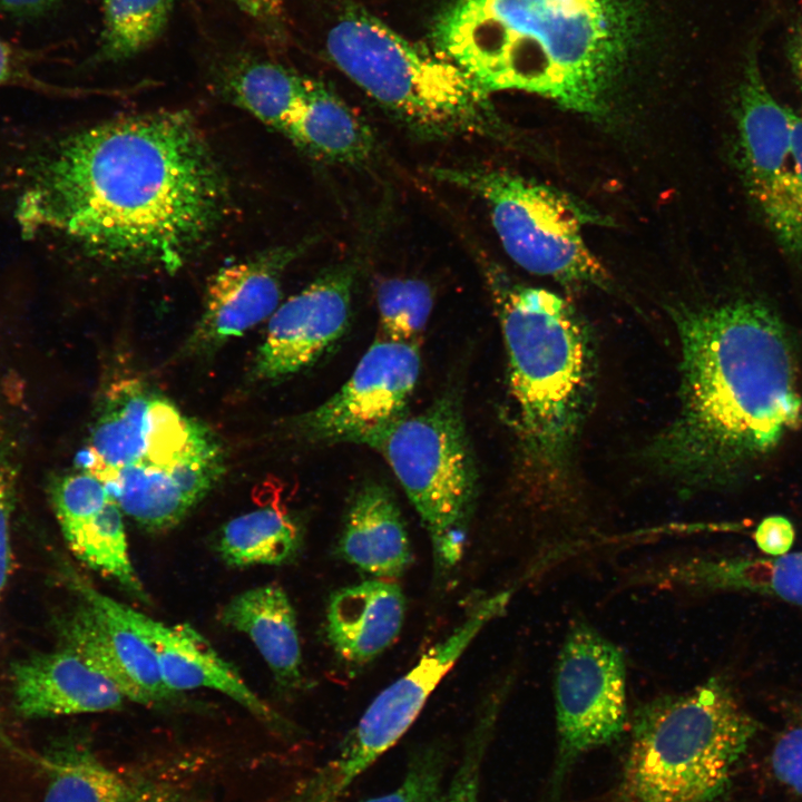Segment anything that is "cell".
<instances>
[{
    "mask_svg": "<svg viewBox=\"0 0 802 802\" xmlns=\"http://www.w3.org/2000/svg\"><path fill=\"white\" fill-rule=\"evenodd\" d=\"M16 711L26 718L117 711L127 700L102 673L60 647L13 664Z\"/></svg>",
    "mask_w": 802,
    "mask_h": 802,
    "instance_id": "17",
    "label": "cell"
},
{
    "mask_svg": "<svg viewBox=\"0 0 802 802\" xmlns=\"http://www.w3.org/2000/svg\"><path fill=\"white\" fill-rule=\"evenodd\" d=\"M447 752L437 743L415 749L401 783L392 791L362 802H441Z\"/></svg>",
    "mask_w": 802,
    "mask_h": 802,
    "instance_id": "30",
    "label": "cell"
},
{
    "mask_svg": "<svg viewBox=\"0 0 802 802\" xmlns=\"http://www.w3.org/2000/svg\"><path fill=\"white\" fill-rule=\"evenodd\" d=\"M770 767L781 784L802 795V710L779 735L770 754Z\"/></svg>",
    "mask_w": 802,
    "mask_h": 802,
    "instance_id": "33",
    "label": "cell"
},
{
    "mask_svg": "<svg viewBox=\"0 0 802 802\" xmlns=\"http://www.w3.org/2000/svg\"><path fill=\"white\" fill-rule=\"evenodd\" d=\"M786 50L792 71L802 91V20L790 32Z\"/></svg>",
    "mask_w": 802,
    "mask_h": 802,
    "instance_id": "39",
    "label": "cell"
},
{
    "mask_svg": "<svg viewBox=\"0 0 802 802\" xmlns=\"http://www.w3.org/2000/svg\"><path fill=\"white\" fill-rule=\"evenodd\" d=\"M283 134L311 156L329 163L361 165L374 153L369 126L323 82L313 79Z\"/></svg>",
    "mask_w": 802,
    "mask_h": 802,
    "instance_id": "22",
    "label": "cell"
},
{
    "mask_svg": "<svg viewBox=\"0 0 802 802\" xmlns=\"http://www.w3.org/2000/svg\"><path fill=\"white\" fill-rule=\"evenodd\" d=\"M222 80L233 102L281 133L303 102L310 82L281 65L258 59L232 65Z\"/></svg>",
    "mask_w": 802,
    "mask_h": 802,
    "instance_id": "23",
    "label": "cell"
},
{
    "mask_svg": "<svg viewBox=\"0 0 802 802\" xmlns=\"http://www.w3.org/2000/svg\"><path fill=\"white\" fill-rule=\"evenodd\" d=\"M2 86L22 87L43 94H58L61 90L36 76L28 55L0 38V87Z\"/></svg>",
    "mask_w": 802,
    "mask_h": 802,
    "instance_id": "34",
    "label": "cell"
},
{
    "mask_svg": "<svg viewBox=\"0 0 802 802\" xmlns=\"http://www.w3.org/2000/svg\"><path fill=\"white\" fill-rule=\"evenodd\" d=\"M237 8L267 30H275L282 19V0H233Z\"/></svg>",
    "mask_w": 802,
    "mask_h": 802,
    "instance_id": "37",
    "label": "cell"
},
{
    "mask_svg": "<svg viewBox=\"0 0 802 802\" xmlns=\"http://www.w3.org/2000/svg\"><path fill=\"white\" fill-rule=\"evenodd\" d=\"M305 248V243L285 245L221 268L208 284L192 348H215L271 317L278 307L282 276Z\"/></svg>",
    "mask_w": 802,
    "mask_h": 802,
    "instance_id": "15",
    "label": "cell"
},
{
    "mask_svg": "<svg viewBox=\"0 0 802 802\" xmlns=\"http://www.w3.org/2000/svg\"><path fill=\"white\" fill-rule=\"evenodd\" d=\"M508 354L509 388L526 459L544 485H559L587 412L594 375L590 340L559 295L489 275Z\"/></svg>",
    "mask_w": 802,
    "mask_h": 802,
    "instance_id": "4",
    "label": "cell"
},
{
    "mask_svg": "<svg viewBox=\"0 0 802 802\" xmlns=\"http://www.w3.org/2000/svg\"><path fill=\"white\" fill-rule=\"evenodd\" d=\"M341 559L378 579L402 576L412 550L395 497L378 481H365L353 492L336 544Z\"/></svg>",
    "mask_w": 802,
    "mask_h": 802,
    "instance_id": "20",
    "label": "cell"
},
{
    "mask_svg": "<svg viewBox=\"0 0 802 802\" xmlns=\"http://www.w3.org/2000/svg\"><path fill=\"white\" fill-rule=\"evenodd\" d=\"M221 622L248 636L276 683L296 689L303 681L296 614L286 591L266 584L242 591L219 613Z\"/></svg>",
    "mask_w": 802,
    "mask_h": 802,
    "instance_id": "21",
    "label": "cell"
},
{
    "mask_svg": "<svg viewBox=\"0 0 802 802\" xmlns=\"http://www.w3.org/2000/svg\"><path fill=\"white\" fill-rule=\"evenodd\" d=\"M498 704L490 701L479 715L441 802H478L481 763L496 721Z\"/></svg>",
    "mask_w": 802,
    "mask_h": 802,
    "instance_id": "31",
    "label": "cell"
},
{
    "mask_svg": "<svg viewBox=\"0 0 802 802\" xmlns=\"http://www.w3.org/2000/svg\"><path fill=\"white\" fill-rule=\"evenodd\" d=\"M123 514L110 496L61 529L70 549L81 561L145 600V590L129 557Z\"/></svg>",
    "mask_w": 802,
    "mask_h": 802,
    "instance_id": "25",
    "label": "cell"
},
{
    "mask_svg": "<svg viewBox=\"0 0 802 802\" xmlns=\"http://www.w3.org/2000/svg\"><path fill=\"white\" fill-rule=\"evenodd\" d=\"M434 178L479 197L509 257L526 271L571 285H607L584 237L589 215L564 193L503 169L437 167Z\"/></svg>",
    "mask_w": 802,
    "mask_h": 802,
    "instance_id": "8",
    "label": "cell"
},
{
    "mask_svg": "<svg viewBox=\"0 0 802 802\" xmlns=\"http://www.w3.org/2000/svg\"><path fill=\"white\" fill-rule=\"evenodd\" d=\"M635 27L633 0H456L432 38L489 95L524 90L597 116Z\"/></svg>",
    "mask_w": 802,
    "mask_h": 802,
    "instance_id": "3",
    "label": "cell"
},
{
    "mask_svg": "<svg viewBox=\"0 0 802 802\" xmlns=\"http://www.w3.org/2000/svg\"><path fill=\"white\" fill-rule=\"evenodd\" d=\"M735 107L741 174L763 217L789 169L792 109L779 102L767 87L756 43L746 55Z\"/></svg>",
    "mask_w": 802,
    "mask_h": 802,
    "instance_id": "14",
    "label": "cell"
},
{
    "mask_svg": "<svg viewBox=\"0 0 802 802\" xmlns=\"http://www.w3.org/2000/svg\"><path fill=\"white\" fill-rule=\"evenodd\" d=\"M183 415L169 401L136 381L116 383L92 427L80 469L97 478L135 464L168 440L183 424Z\"/></svg>",
    "mask_w": 802,
    "mask_h": 802,
    "instance_id": "16",
    "label": "cell"
},
{
    "mask_svg": "<svg viewBox=\"0 0 802 802\" xmlns=\"http://www.w3.org/2000/svg\"><path fill=\"white\" fill-rule=\"evenodd\" d=\"M119 802H187L185 794L168 783L136 782L131 792Z\"/></svg>",
    "mask_w": 802,
    "mask_h": 802,
    "instance_id": "36",
    "label": "cell"
},
{
    "mask_svg": "<svg viewBox=\"0 0 802 802\" xmlns=\"http://www.w3.org/2000/svg\"><path fill=\"white\" fill-rule=\"evenodd\" d=\"M421 368L419 343L376 339L349 380L325 402L297 420L313 442H353L405 412Z\"/></svg>",
    "mask_w": 802,
    "mask_h": 802,
    "instance_id": "10",
    "label": "cell"
},
{
    "mask_svg": "<svg viewBox=\"0 0 802 802\" xmlns=\"http://www.w3.org/2000/svg\"><path fill=\"white\" fill-rule=\"evenodd\" d=\"M70 581L78 602L56 624L60 647L90 663L127 700L150 706L170 703L177 694L164 683L149 644L106 606L95 587L78 576Z\"/></svg>",
    "mask_w": 802,
    "mask_h": 802,
    "instance_id": "11",
    "label": "cell"
},
{
    "mask_svg": "<svg viewBox=\"0 0 802 802\" xmlns=\"http://www.w3.org/2000/svg\"><path fill=\"white\" fill-rule=\"evenodd\" d=\"M175 0H102L100 61H121L151 46L164 32Z\"/></svg>",
    "mask_w": 802,
    "mask_h": 802,
    "instance_id": "27",
    "label": "cell"
},
{
    "mask_svg": "<svg viewBox=\"0 0 802 802\" xmlns=\"http://www.w3.org/2000/svg\"><path fill=\"white\" fill-rule=\"evenodd\" d=\"M302 546L297 522L277 506H263L229 520L216 549L233 567L283 565L294 560Z\"/></svg>",
    "mask_w": 802,
    "mask_h": 802,
    "instance_id": "24",
    "label": "cell"
},
{
    "mask_svg": "<svg viewBox=\"0 0 802 802\" xmlns=\"http://www.w3.org/2000/svg\"><path fill=\"white\" fill-rule=\"evenodd\" d=\"M13 166L11 212L25 239L168 272L214 231L227 197L218 163L184 111L43 136Z\"/></svg>",
    "mask_w": 802,
    "mask_h": 802,
    "instance_id": "1",
    "label": "cell"
},
{
    "mask_svg": "<svg viewBox=\"0 0 802 802\" xmlns=\"http://www.w3.org/2000/svg\"><path fill=\"white\" fill-rule=\"evenodd\" d=\"M355 268L340 264L324 271L270 317L258 349L254 374L260 380L284 379L315 363L348 329Z\"/></svg>",
    "mask_w": 802,
    "mask_h": 802,
    "instance_id": "12",
    "label": "cell"
},
{
    "mask_svg": "<svg viewBox=\"0 0 802 802\" xmlns=\"http://www.w3.org/2000/svg\"><path fill=\"white\" fill-rule=\"evenodd\" d=\"M626 681L622 649L590 624L573 623L554 673L557 777L583 753L616 741L625 731Z\"/></svg>",
    "mask_w": 802,
    "mask_h": 802,
    "instance_id": "9",
    "label": "cell"
},
{
    "mask_svg": "<svg viewBox=\"0 0 802 802\" xmlns=\"http://www.w3.org/2000/svg\"><path fill=\"white\" fill-rule=\"evenodd\" d=\"M757 548L767 556H780L790 551L795 539L793 524L780 515L767 516L753 532Z\"/></svg>",
    "mask_w": 802,
    "mask_h": 802,
    "instance_id": "35",
    "label": "cell"
},
{
    "mask_svg": "<svg viewBox=\"0 0 802 802\" xmlns=\"http://www.w3.org/2000/svg\"><path fill=\"white\" fill-rule=\"evenodd\" d=\"M326 49L342 72L419 137L491 135L498 127L490 95L467 71L363 10L341 17Z\"/></svg>",
    "mask_w": 802,
    "mask_h": 802,
    "instance_id": "6",
    "label": "cell"
},
{
    "mask_svg": "<svg viewBox=\"0 0 802 802\" xmlns=\"http://www.w3.org/2000/svg\"><path fill=\"white\" fill-rule=\"evenodd\" d=\"M356 443L373 448L388 462L429 535L436 571H451L463 554L478 485L454 393L366 432Z\"/></svg>",
    "mask_w": 802,
    "mask_h": 802,
    "instance_id": "7",
    "label": "cell"
},
{
    "mask_svg": "<svg viewBox=\"0 0 802 802\" xmlns=\"http://www.w3.org/2000/svg\"><path fill=\"white\" fill-rule=\"evenodd\" d=\"M61 0H0V9L16 16H37Z\"/></svg>",
    "mask_w": 802,
    "mask_h": 802,
    "instance_id": "38",
    "label": "cell"
},
{
    "mask_svg": "<svg viewBox=\"0 0 802 802\" xmlns=\"http://www.w3.org/2000/svg\"><path fill=\"white\" fill-rule=\"evenodd\" d=\"M759 730L721 677L638 705L625 767L638 802H718Z\"/></svg>",
    "mask_w": 802,
    "mask_h": 802,
    "instance_id": "5",
    "label": "cell"
},
{
    "mask_svg": "<svg viewBox=\"0 0 802 802\" xmlns=\"http://www.w3.org/2000/svg\"><path fill=\"white\" fill-rule=\"evenodd\" d=\"M16 450L12 437L0 424V595L11 568L10 519L18 480Z\"/></svg>",
    "mask_w": 802,
    "mask_h": 802,
    "instance_id": "32",
    "label": "cell"
},
{
    "mask_svg": "<svg viewBox=\"0 0 802 802\" xmlns=\"http://www.w3.org/2000/svg\"><path fill=\"white\" fill-rule=\"evenodd\" d=\"M106 606L154 651L164 683L173 693L197 688L221 692L267 726L284 733L293 725L267 705L211 644L188 624L166 625L101 593Z\"/></svg>",
    "mask_w": 802,
    "mask_h": 802,
    "instance_id": "13",
    "label": "cell"
},
{
    "mask_svg": "<svg viewBox=\"0 0 802 802\" xmlns=\"http://www.w3.org/2000/svg\"><path fill=\"white\" fill-rule=\"evenodd\" d=\"M375 300L382 336L419 343L433 305L428 283L417 278H384L376 284Z\"/></svg>",
    "mask_w": 802,
    "mask_h": 802,
    "instance_id": "28",
    "label": "cell"
},
{
    "mask_svg": "<svg viewBox=\"0 0 802 802\" xmlns=\"http://www.w3.org/2000/svg\"><path fill=\"white\" fill-rule=\"evenodd\" d=\"M679 411L647 449L668 477L698 489L760 472L802 427V359L782 316L757 299L673 311Z\"/></svg>",
    "mask_w": 802,
    "mask_h": 802,
    "instance_id": "2",
    "label": "cell"
},
{
    "mask_svg": "<svg viewBox=\"0 0 802 802\" xmlns=\"http://www.w3.org/2000/svg\"><path fill=\"white\" fill-rule=\"evenodd\" d=\"M404 616L401 587L393 580L372 578L332 593L325 633L336 657L349 667L359 668L397 639Z\"/></svg>",
    "mask_w": 802,
    "mask_h": 802,
    "instance_id": "19",
    "label": "cell"
},
{
    "mask_svg": "<svg viewBox=\"0 0 802 802\" xmlns=\"http://www.w3.org/2000/svg\"><path fill=\"white\" fill-rule=\"evenodd\" d=\"M40 763L49 777L43 802H119L136 783L106 766L80 741L55 744Z\"/></svg>",
    "mask_w": 802,
    "mask_h": 802,
    "instance_id": "26",
    "label": "cell"
},
{
    "mask_svg": "<svg viewBox=\"0 0 802 802\" xmlns=\"http://www.w3.org/2000/svg\"><path fill=\"white\" fill-rule=\"evenodd\" d=\"M791 124L789 169L763 219L780 248L802 262V117L793 110Z\"/></svg>",
    "mask_w": 802,
    "mask_h": 802,
    "instance_id": "29",
    "label": "cell"
},
{
    "mask_svg": "<svg viewBox=\"0 0 802 802\" xmlns=\"http://www.w3.org/2000/svg\"><path fill=\"white\" fill-rule=\"evenodd\" d=\"M659 587L693 591H745L802 607V550L780 556H693L647 570Z\"/></svg>",
    "mask_w": 802,
    "mask_h": 802,
    "instance_id": "18",
    "label": "cell"
}]
</instances>
